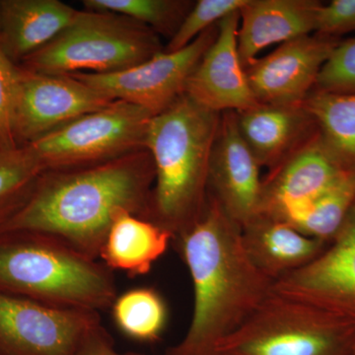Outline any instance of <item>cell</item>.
<instances>
[{"instance_id":"1","label":"cell","mask_w":355,"mask_h":355,"mask_svg":"<svg viewBox=\"0 0 355 355\" xmlns=\"http://www.w3.org/2000/svg\"><path fill=\"white\" fill-rule=\"evenodd\" d=\"M154 180L146 149L87 167L46 170L0 234L44 233L98 259L116 216L146 218Z\"/></svg>"},{"instance_id":"2","label":"cell","mask_w":355,"mask_h":355,"mask_svg":"<svg viewBox=\"0 0 355 355\" xmlns=\"http://www.w3.org/2000/svg\"><path fill=\"white\" fill-rule=\"evenodd\" d=\"M174 240L193 282V309L186 335L165 355H214L272 293L275 282L250 260L241 226L214 198Z\"/></svg>"},{"instance_id":"3","label":"cell","mask_w":355,"mask_h":355,"mask_svg":"<svg viewBox=\"0 0 355 355\" xmlns=\"http://www.w3.org/2000/svg\"><path fill=\"white\" fill-rule=\"evenodd\" d=\"M219 114L184 93L149 123L146 149L153 159L155 180L146 219L174 239L193 226L207 207Z\"/></svg>"},{"instance_id":"4","label":"cell","mask_w":355,"mask_h":355,"mask_svg":"<svg viewBox=\"0 0 355 355\" xmlns=\"http://www.w3.org/2000/svg\"><path fill=\"white\" fill-rule=\"evenodd\" d=\"M113 270L40 232L0 234V291L53 306L100 313L118 296Z\"/></svg>"},{"instance_id":"5","label":"cell","mask_w":355,"mask_h":355,"mask_svg":"<svg viewBox=\"0 0 355 355\" xmlns=\"http://www.w3.org/2000/svg\"><path fill=\"white\" fill-rule=\"evenodd\" d=\"M160 51L150 28L107 11H78L48 44L22 60L23 69L53 74L113 73L141 64Z\"/></svg>"},{"instance_id":"6","label":"cell","mask_w":355,"mask_h":355,"mask_svg":"<svg viewBox=\"0 0 355 355\" xmlns=\"http://www.w3.org/2000/svg\"><path fill=\"white\" fill-rule=\"evenodd\" d=\"M214 355H355V326L272 291Z\"/></svg>"},{"instance_id":"7","label":"cell","mask_w":355,"mask_h":355,"mask_svg":"<svg viewBox=\"0 0 355 355\" xmlns=\"http://www.w3.org/2000/svg\"><path fill=\"white\" fill-rule=\"evenodd\" d=\"M153 116L148 110L116 100L27 146L46 171L99 164L146 149Z\"/></svg>"},{"instance_id":"8","label":"cell","mask_w":355,"mask_h":355,"mask_svg":"<svg viewBox=\"0 0 355 355\" xmlns=\"http://www.w3.org/2000/svg\"><path fill=\"white\" fill-rule=\"evenodd\" d=\"M217 34V25L186 48L159 51L146 62L113 73H76L79 80L112 101H123L160 113L186 90L187 83Z\"/></svg>"},{"instance_id":"9","label":"cell","mask_w":355,"mask_h":355,"mask_svg":"<svg viewBox=\"0 0 355 355\" xmlns=\"http://www.w3.org/2000/svg\"><path fill=\"white\" fill-rule=\"evenodd\" d=\"M99 313L65 309L0 291V355H74Z\"/></svg>"},{"instance_id":"10","label":"cell","mask_w":355,"mask_h":355,"mask_svg":"<svg viewBox=\"0 0 355 355\" xmlns=\"http://www.w3.org/2000/svg\"><path fill=\"white\" fill-rule=\"evenodd\" d=\"M18 67L13 130L19 146L31 144L113 102L74 76L44 73Z\"/></svg>"},{"instance_id":"11","label":"cell","mask_w":355,"mask_h":355,"mask_svg":"<svg viewBox=\"0 0 355 355\" xmlns=\"http://www.w3.org/2000/svg\"><path fill=\"white\" fill-rule=\"evenodd\" d=\"M272 291L329 311L355 326V205L323 253L277 280Z\"/></svg>"},{"instance_id":"12","label":"cell","mask_w":355,"mask_h":355,"mask_svg":"<svg viewBox=\"0 0 355 355\" xmlns=\"http://www.w3.org/2000/svg\"><path fill=\"white\" fill-rule=\"evenodd\" d=\"M336 43L331 37H299L248 65V81L259 104L300 106Z\"/></svg>"},{"instance_id":"13","label":"cell","mask_w":355,"mask_h":355,"mask_svg":"<svg viewBox=\"0 0 355 355\" xmlns=\"http://www.w3.org/2000/svg\"><path fill=\"white\" fill-rule=\"evenodd\" d=\"M240 11L217 23L216 39L187 83L184 93L205 108L243 112L259 104L250 87L238 51Z\"/></svg>"},{"instance_id":"14","label":"cell","mask_w":355,"mask_h":355,"mask_svg":"<svg viewBox=\"0 0 355 355\" xmlns=\"http://www.w3.org/2000/svg\"><path fill=\"white\" fill-rule=\"evenodd\" d=\"M260 167L242 137L235 112L224 114L210 156L209 187L211 198L241 227L258 214Z\"/></svg>"},{"instance_id":"15","label":"cell","mask_w":355,"mask_h":355,"mask_svg":"<svg viewBox=\"0 0 355 355\" xmlns=\"http://www.w3.org/2000/svg\"><path fill=\"white\" fill-rule=\"evenodd\" d=\"M347 171L318 137L294 151L263 181L257 214L279 219L287 210L316 197Z\"/></svg>"},{"instance_id":"16","label":"cell","mask_w":355,"mask_h":355,"mask_svg":"<svg viewBox=\"0 0 355 355\" xmlns=\"http://www.w3.org/2000/svg\"><path fill=\"white\" fill-rule=\"evenodd\" d=\"M320 4L310 0H248L240 10L237 36L244 67L266 46L316 31Z\"/></svg>"},{"instance_id":"17","label":"cell","mask_w":355,"mask_h":355,"mask_svg":"<svg viewBox=\"0 0 355 355\" xmlns=\"http://www.w3.org/2000/svg\"><path fill=\"white\" fill-rule=\"evenodd\" d=\"M241 228L250 260L275 282L304 268L329 245L308 237L286 221L263 214H257Z\"/></svg>"},{"instance_id":"18","label":"cell","mask_w":355,"mask_h":355,"mask_svg":"<svg viewBox=\"0 0 355 355\" xmlns=\"http://www.w3.org/2000/svg\"><path fill=\"white\" fill-rule=\"evenodd\" d=\"M0 46L15 64L53 41L78 14L60 0H0Z\"/></svg>"},{"instance_id":"19","label":"cell","mask_w":355,"mask_h":355,"mask_svg":"<svg viewBox=\"0 0 355 355\" xmlns=\"http://www.w3.org/2000/svg\"><path fill=\"white\" fill-rule=\"evenodd\" d=\"M238 128L260 166L275 169L287 158L311 121L303 105L275 106L258 104L237 112Z\"/></svg>"},{"instance_id":"20","label":"cell","mask_w":355,"mask_h":355,"mask_svg":"<svg viewBox=\"0 0 355 355\" xmlns=\"http://www.w3.org/2000/svg\"><path fill=\"white\" fill-rule=\"evenodd\" d=\"M172 240L171 233L149 219L123 212L112 224L99 258L111 270L144 275L166 253Z\"/></svg>"},{"instance_id":"21","label":"cell","mask_w":355,"mask_h":355,"mask_svg":"<svg viewBox=\"0 0 355 355\" xmlns=\"http://www.w3.org/2000/svg\"><path fill=\"white\" fill-rule=\"evenodd\" d=\"M354 205L355 170H349L316 197L287 210L279 219L308 237L330 243Z\"/></svg>"},{"instance_id":"22","label":"cell","mask_w":355,"mask_h":355,"mask_svg":"<svg viewBox=\"0 0 355 355\" xmlns=\"http://www.w3.org/2000/svg\"><path fill=\"white\" fill-rule=\"evenodd\" d=\"M319 137L343 169L355 170V92L318 90L303 103Z\"/></svg>"},{"instance_id":"23","label":"cell","mask_w":355,"mask_h":355,"mask_svg":"<svg viewBox=\"0 0 355 355\" xmlns=\"http://www.w3.org/2000/svg\"><path fill=\"white\" fill-rule=\"evenodd\" d=\"M111 309L119 330L139 342L158 340L168 321L164 298L151 287H137L123 292L114 299Z\"/></svg>"},{"instance_id":"24","label":"cell","mask_w":355,"mask_h":355,"mask_svg":"<svg viewBox=\"0 0 355 355\" xmlns=\"http://www.w3.org/2000/svg\"><path fill=\"white\" fill-rule=\"evenodd\" d=\"M44 171L29 146L0 148V230L23 207Z\"/></svg>"},{"instance_id":"25","label":"cell","mask_w":355,"mask_h":355,"mask_svg":"<svg viewBox=\"0 0 355 355\" xmlns=\"http://www.w3.org/2000/svg\"><path fill=\"white\" fill-rule=\"evenodd\" d=\"M85 9L125 16L172 36L189 11V2L175 0H85ZM171 36V38H172Z\"/></svg>"},{"instance_id":"26","label":"cell","mask_w":355,"mask_h":355,"mask_svg":"<svg viewBox=\"0 0 355 355\" xmlns=\"http://www.w3.org/2000/svg\"><path fill=\"white\" fill-rule=\"evenodd\" d=\"M248 0H200L195 4L181 25L173 35L166 51H176L189 46L191 42L218 23L225 16L240 11Z\"/></svg>"},{"instance_id":"27","label":"cell","mask_w":355,"mask_h":355,"mask_svg":"<svg viewBox=\"0 0 355 355\" xmlns=\"http://www.w3.org/2000/svg\"><path fill=\"white\" fill-rule=\"evenodd\" d=\"M320 91L355 92V38L336 44L318 76Z\"/></svg>"},{"instance_id":"28","label":"cell","mask_w":355,"mask_h":355,"mask_svg":"<svg viewBox=\"0 0 355 355\" xmlns=\"http://www.w3.org/2000/svg\"><path fill=\"white\" fill-rule=\"evenodd\" d=\"M19 67L0 46V148L18 147L14 137L13 121L17 97Z\"/></svg>"},{"instance_id":"29","label":"cell","mask_w":355,"mask_h":355,"mask_svg":"<svg viewBox=\"0 0 355 355\" xmlns=\"http://www.w3.org/2000/svg\"><path fill=\"white\" fill-rule=\"evenodd\" d=\"M355 31V0H334L328 6L320 4L316 31L324 37Z\"/></svg>"},{"instance_id":"30","label":"cell","mask_w":355,"mask_h":355,"mask_svg":"<svg viewBox=\"0 0 355 355\" xmlns=\"http://www.w3.org/2000/svg\"><path fill=\"white\" fill-rule=\"evenodd\" d=\"M74 355H142L135 352H120L114 347L113 338L105 330L102 324H98L84 336Z\"/></svg>"},{"instance_id":"31","label":"cell","mask_w":355,"mask_h":355,"mask_svg":"<svg viewBox=\"0 0 355 355\" xmlns=\"http://www.w3.org/2000/svg\"><path fill=\"white\" fill-rule=\"evenodd\" d=\"M0 29H1V6H0Z\"/></svg>"}]
</instances>
